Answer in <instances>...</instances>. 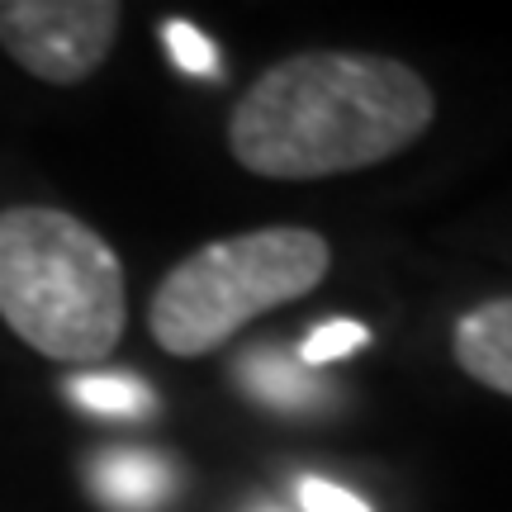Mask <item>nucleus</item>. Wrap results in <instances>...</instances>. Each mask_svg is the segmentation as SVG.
Masks as SVG:
<instances>
[{
  "mask_svg": "<svg viewBox=\"0 0 512 512\" xmlns=\"http://www.w3.org/2000/svg\"><path fill=\"white\" fill-rule=\"evenodd\" d=\"M451 356L475 384L512 399V294L484 299L470 313H460L451 332Z\"/></svg>",
  "mask_w": 512,
  "mask_h": 512,
  "instance_id": "nucleus-5",
  "label": "nucleus"
},
{
  "mask_svg": "<svg viewBox=\"0 0 512 512\" xmlns=\"http://www.w3.org/2000/svg\"><path fill=\"white\" fill-rule=\"evenodd\" d=\"M332 271V247L313 228L275 223L204 242L162 275L147 304L152 342L176 361H200L252 318L313 294Z\"/></svg>",
  "mask_w": 512,
  "mask_h": 512,
  "instance_id": "nucleus-3",
  "label": "nucleus"
},
{
  "mask_svg": "<svg viewBox=\"0 0 512 512\" xmlns=\"http://www.w3.org/2000/svg\"><path fill=\"white\" fill-rule=\"evenodd\" d=\"M124 24L114 0H0V48L48 86L91 81Z\"/></svg>",
  "mask_w": 512,
  "mask_h": 512,
  "instance_id": "nucleus-4",
  "label": "nucleus"
},
{
  "mask_svg": "<svg viewBox=\"0 0 512 512\" xmlns=\"http://www.w3.org/2000/svg\"><path fill=\"white\" fill-rule=\"evenodd\" d=\"M171 489V470L152 456H105L100 460V498H110L124 512H147Z\"/></svg>",
  "mask_w": 512,
  "mask_h": 512,
  "instance_id": "nucleus-6",
  "label": "nucleus"
},
{
  "mask_svg": "<svg viewBox=\"0 0 512 512\" xmlns=\"http://www.w3.org/2000/svg\"><path fill=\"white\" fill-rule=\"evenodd\" d=\"M299 503H304V512H370V503H361L351 489L332 484V479H304Z\"/></svg>",
  "mask_w": 512,
  "mask_h": 512,
  "instance_id": "nucleus-10",
  "label": "nucleus"
},
{
  "mask_svg": "<svg viewBox=\"0 0 512 512\" xmlns=\"http://www.w3.org/2000/svg\"><path fill=\"white\" fill-rule=\"evenodd\" d=\"M0 318L48 361H105L128 323L124 261L67 209H0Z\"/></svg>",
  "mask_w": 512,
  "mask_h": 512,
  "instance_id": "nucleus-2",
  "label": "nucleus"
},
{
  "mask_svg": "<svg viewBox=\"0 0 512 512\" xmlns=\"http://www.w3.org/2000/svg\"><path fill=\"white\" fill-rule=\"evenodd\" d=\"M370 332L356 323V318H332V323H318V328L309 332V342H304V366H328V361H342L347 351L366 347Z\"/></svg>",
  "mask_w": 512,
  "mask_h": 512,
  "instance_id": "nucleus-8",
  "label": "nucleus"
},
{
  "mask_svg": "<svg viewBox=\"0 0 512 512\" xmlns=\"http://www.w3.org/2000/svg\"><path fill=\"white\" fill-rule=\"evenodd\" d=\"M162 38H166V48H171V57H176V67H185V72H195V76H223L219 48H214L195 24L171 19V24L162 29Z\"/></svg>",
  "mask_w": 512,
  "mask_h": 512,
  "instance_id": "nucleus-9",
  "label": "nucleus"
},
{
  "mask_svg": "<svg viewBox=\"0 0 512 512\" xmlns=\"http://www.w3.org/2000/svg\"><path fill=\"white\" fill-rule=\"evenodd\" d=\"M67 394H72L76 403H86V408H95V413H119V418H128V413H143L147 408V384L128 380V375H81V380L67 384Z\"/></svg>",
  "mask_w": 512,
  "mask_h": 512,
  "instance_id": "nucleus-7",
  "label": "nucleus"
},
{
  "mask_svg": "<svg viewBox=\"0 0 512 512\" xmlns=\"http://www.w3.org/2000/svg\"><path fill=\"white\" fill-rule=\"evenodd\" d=\"M437 119V95L384 53L280 57L238 95L228 152L261 181H323L399 157Z\"/></svg>",
  "mask_w": 512,
  "mask_h": 512,
  "instance_id": "nucleus-1",
  "label": "nucleus"
}]
</instances>
